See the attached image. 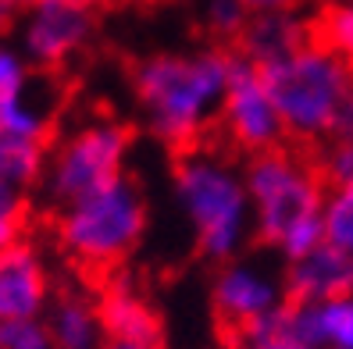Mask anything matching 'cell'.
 <instances>
[{
	"label": "cell",
	"instance_id": "1",
	"mask_svg": "<svg viewBox=\"0 0 353 349\" xmlns=\"http://www.w3.org/2000/svg\"><path fill=\"white\" fill-rule=\"evenodd\" d=\"M232 72V50L150 54L132 65V96L143 125L172 150H193L218 125Z\"/></svg>",
	"mask_w": 353,
	"mask_h": 349
},
{
	"label": "cell",
	"instance_id": "2",
	"mask_svg": "<svg viewBox=\"0 0 353 349\" xmlns=\"http://www.w3.org/2000/svg\"><path fill=\"white\" fill-rule=\"evenodd\" d=\"M246 196L254 214V239L293 264L328 242L325 196L328 182L318 160H307L296 147H275L243 160Z\"/></svg>",
	"mask_w": 353,
	"mask_h": 349
},
{
	"label": "cell",
	"instance_id": "3",
	"mask_svg": "<svg viewBox=\"0 0 353 349\" xmlns=\"http://www.w3.org/2000/svg\"><path fill=\"white\" fill-rule=\"evenodd\" d=\"M172 196L203 260L221 268L243 257L254 235V214L243 168L225 150L203 142L182 150L172 171Z\"/></svg>",
	"mask_w": 353,
	"mask_h": 349
},
{
	"label": "cell",
	"instance_id": "4",
	"mask_svg": "<svg viewBox=\"0 0 353 349\" xmlns=\"http://www.w3.org/2000/svg\"><path fill=\"white\" fill-rule=\"evenodd\" d=\"M261 78L282 114L285 139L303 147L332 142L339 114L353 104V61L332 54L314 39L293 57L264 65Z\"/></svg>",
	"mask_w": 353,
	"mask_h": 349
},
{
	"label": "cell",
	"instance_id": "5",
	"mask_svg": "<svg viewBox=\"0 0 353 349\" xmlns=\"http://www.w3.org/2000/svg\"><path fill=\"white\" fill-rule=\"evenodd\" d=\"M147 221V196L125 175L108 189L57 211V246L79 268L111 271L139 250Z\"/></svg>",
	"mask_w": 353,
	"mask_h": 349
},
{
	"label": "cell",
	"instance_id": "6",
	"mask_svg": "<svg viewBox=\"0 0 353 349\" xmlns=\"http://www.w3.org/2000/svg\"><path fill=\"white\" fill-rule=\"evenodd\" d=\"M129 154L132 129L114 118H93L50 147L39 193L54 211H65L72 203L108 189L111 182L125 178Z\"/></svg>",
	"mask_w": 353,
	"mask_h": 349
},
{
	"label": "cell",
	"instance_id": "7",
	"mask_svg": "<svg viewBox=\"0 0 353 349\" xmlns=\"http://www.w3.org/2000/svg\"><path fill=\"white\" fill-rule=\"evenodd\" d=\"M218 132L228 150L236 154H268L275 147H285V125L268 93L261 68L232 50V72H228V89L221 100Z\"/></svg>",
	"mask_w": 353,
	"mask_h": 349
},
{
	"label": "cell",
	"instance_id": "8",
	"mask_svg": "<svg viewBox=\"0 0 353 349\" xmlns=\"http://www.w3.org/2000/svg\"><path fill=\"white\" fill-rule=\"evenodd\" d=\"M211 303H214L218 321L228 332H239V328L275 314L279 306L289 303L285 278L272 268H264V264H257V260H246V257L228 260L214 271Z\"/></svg>",
	"mask_w": 353,
	"mask_h": 349
},
{
	"label": "cell",
	"instance_id": "9",
	"mask_svg": "<svg viewBox=\"0 0 353 349\" xmlns=\"http://www.w3.org/2000/svg\"><path fill=\"white\" fill-rule=\"evenodd\" d=\"M93 11L79 0H39L26 11L22 54L36 68H61L90 43Z\"/></svg>",
	"mask_w": 353,
	"mask_h": 349
},
{
	"label": "cell",
	"instance_id": "10",
	"mask_svg": "<svg viewBox=\"0 0 353 349\" xmlns=\"http://www.w3.org/2000/svg\"><path fill=\"white\" fill-rule=\"evenodd\" d=\"M57 293L54 275L39 246L22 239L0 250V324L11 321H43Z\"/></svg>",
	"mask_w": 353,
	"mask_h": 349
},
{
	"label": "cell",
	"instance_id": "11",
	"mask_svg": "<svg viewBox=\"0 0 353 349\" xmlns=\"http://www.w3.org/2000/svg\"><path fill=\"white\" fill-rule=\"evenodd\" d=\"M100 321L108 342H132V346H161L164 324L150 296L139 289L129 275H114L97 293Z\"/></svg>",
	"mask_w": 353,
	"mask_h": 349
},
{
	"label": "cell",
	"instance_id": "12",
	"mask_svg": "<svg viewBox=\"0 0 353 349\" xmlns=\"http://www.w3.org/2000/svg\"><path fill=\"white\" fill-rule=\"evenodd\" d=\"M282 278L289 303H328L353 296V257L336 242H325L314 253L285 264Z\"/></svg>",
	"mask_w": 353,
	"mask_h": 349
},
{
	"label": "cell",
	"instance_id": "13",
	"mask_svg": "<svg viewBox=\"0 0 353 349\" xmlns=\"http://www.w3.org/2000/svg\"><path fill=\"white\" fill-rule=\"evenodd\" d=\"M310 39H314L310 18H300L296 11H264V14H250V22H246L236 43V54L246 57L250 65L264 68V65L293 57Z\"/></svg>",
	"mask_w": 353,
	"mask_h": 349
},
{
	"label": "cell",
	"instance_id": "14",
	"mask_svg": "<svg viewBox=\"0 0 353 349\" xmlns=\"http://www.w3.org/2000/svg\"><path fill=\"white\" fill-rule=\"evenodd\" d=\"M43 324L57 349H103L108 346L97 296L79 289V285H61L54 293L47 314H43Z\"/></svg>",
	"mask_w": 353,
	"mask_h": 349
},
{
	"label": "cell",
	"instance_id": "15",
	"mask_svg": "<svg viewBox=\"0 0 353 349\" xmlns=\"http://www.w3.org/2000/svg\"><path fill=\"white\" fill-rule=\"evenodd\" d=\"M289 321L314 349H353V296L328 303H289Z\"/></svg>",
	"mask_w": 353,
	"mask_h": 349
},
{
	"label": "cell",
	"instance_id": "16",
	"mask_svg": "<svg viewBox=\"0 0 353 349\" xmlns=\"http://www.w3.org/2000/svg\"><path fill=\"white\" fill-rule=\"evenodd\" d=\"M50 129H54V104L47 93L36 89V82L26 86L22 93L0 96V132L47 142Z\"/></svg>",
	"mask_w": 353,
	"mask_h": 349
},
{
	"label": "cell",
	"instance_id": "17",
	"mask_svg": "<svg viewBox=\"0 0 353 349\" xmlns=\"http://www.w3.org/2000/svg\"><path fill=\"white\" fill-rule=\"evenodd\" d=\"M47 142L0 132V186H11L18 193L36 189L47 171Z\"/></svg>",
	"mask_w": 353,
	"mask_h": 349
},
{
	"label": "cell",
	"instance_id": "18",
	"mask_svg": "<svg viewBox=\"0 0 353 349\" xmlns=\"http://www.w3.org/2000/svg\"><path fill=\"white\" fill-rule=\"evenodd\" d=\"M232 349H314V346L296 335L293 321H289V303H285L275 314L232 332Z\"/></svg>",
	"mask_w": 353,
	"mask_h": 349
},
{
	"label": "cell",
	"instance_id": "19",
	"mask_svg": "<svg viewBox=\"0 0 353 349\" xmlns=\"http://www.w3.org/2000/svg\"><path fill=\"white\" fill-rule=\"evenodd\" d=\"M325 229H328V242H336L339 250H346L353 257V182H346V186H328Z\"/></svg>",
	"mask_w": 353,
	"mask_h": 349
},
{
	"label": "cell",
	"instance_id": "20",
	"mask_svg": "<svg viewBox=\"0 0 353 349\" xmlns=\"http://www.w3.org/2000/svg\"><path fill=\"white\" fill-rule=\"evenodd\" d=\"M207 32H211L218 43H239V36L246 29V22H250V11H246L239 0H207Z\"/></svg>",
	"mask_w": 353,
	"mask_h": 349
},
{
	"label": "cell",
	"instance_id": "21",
	"mask_svg": "<svg viewBox=\"0 0 353 349\" xmlns=\"http://www.w3.org/2000/svg\"><path fill=\"white\" fill-rule=\"evenodd\" d=\"M26 218H29L26 193L0 186V250H8V246L26 239Z\"/></svg>",
	"mask_w": 353,
	"mask_h": 349
},
{
	"label": "cell",
	"instance_id": "22",
	"mask_svg": "<svg viewBox=\"0 0 353 349\" xmlns=\"http://www.w3.org/2000/svg\"><path fill=\"white\" fill-rule=\"evenodd\" d=\"M318 171L328 186H346L353 182V139H332L318 154Z\"/></svg>",
	"mask_w": 353,
	"mask_h": 349
},
{
	"label": "cell",
	"instance_id": "23",
	"mask_svg": "<svg viewBox=\"0 0 353 349\" xmlns=\"http://www.w3.org/2000/svg\"><path fill=\"white\" fill-rule=\"evenodd\" d=\"M0 349H57L43 321L0 324Z\"/></svg>",
	"mask_w": 353,
	"mask_h": 349
},
{
	"label": "cell",
	"instance_id": "24",
	"mask_svg": "<svg viewBox=\"0 0 353 349\" xmlns=\"http://www.w3.org/2000/svg\"><path fill=\"white\" fill-rule=\"evenodd\" d=\"M26 86H32V65H29V57L22 50L0 43V96L22 93Z\"/></svg>",
	"mask_w": 353,
	"mask_h": 349
},
{
	"label": "cell",
	"instance_id": "25",
	"mask_svg": "<svg viewBox=\"0 0 353 349\" xmlns=\"http://www.w3.org/2000/svg\"><path fill=\"white\" fill-rule=\"evenodd\" d=\"M250 14H264V11H296L300 0H239Z\"/></svg>",
	"mask_w": 353,
	"mask_h": 349
},
{
	"label": "cell",
	"instance_id": "26",
	"mask_svg": "<svg viewBox=\"0 0 353 349\" xmlns=\"http://www.w3.org/2000/svg\"><path fill=\"white\" fill-rule=\"evenodd\" d=\"M18 11H22L18 0H0V32H8L18 22Z\"/></svg>",
	"mask_w": 353,
	"mask_h": 349
},
{
	"label": "cell",
	"instance_id": "27",
	"mask_svg": "<svg viewBox=\"0 0 353 349\" xmlns=\"http://www.w3.org/2000/svg\"><path fill=\"white\" fill-rule=\"evenodd\" d=\"M103 349H161V346H132V342H108Z\"/></svg>",
	"mask_w": 353,
	"mask_h": 349
},
{
	"label": "cell",
	"instance_id": "28",
	"mask_svg": "<svg viewBox=\"0 0 353 349\" xmlns=\"http://www.w3.org/2000/svg\"><path fill=\"white\" fill-rule=\"evenodd\" d=\"M79 4H86V8H97V4H108V0H79Z\"/></svg>",
	"mask_w": 353,
	"mask_h": 349
},
{
	"label": "cell",
	"instance_id": "29",
	"mask_svg": "<svg viewBox=\"0 0 353 349\" xmlns=\"http://www.w3.org/2000/svg\"><path fill=\"white\" fill-rule=\"evenodd\" d=\"M18 4H22V8H32V4H39V0H18Z\"/></svg>",
	"mask_w": 353,
	"mask_h": 349
},
{
	"label": "cell",
	"instance_id": "30",
	"mask_svg": "<svg viewBox=\"0 0 353 349\" xmlns=\"http://www.w3.org/2000/svg\"><path fill=\"white\" fill-rule=\"evenodd\" d=\"M332 4H353V0H332Z\"/></svg>",
	"mask_w": 353,
	"mask_h": 349
}]
</instances>
